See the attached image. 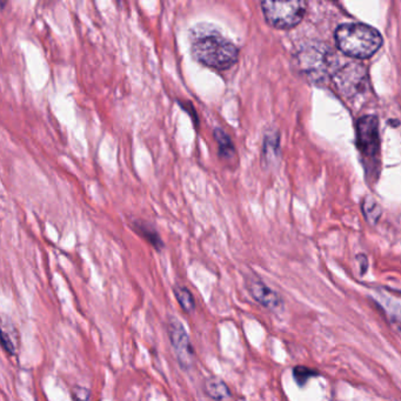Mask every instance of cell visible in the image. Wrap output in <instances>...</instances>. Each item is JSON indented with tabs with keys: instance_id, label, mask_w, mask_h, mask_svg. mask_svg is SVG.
Listing matches in <instances>:
<instances>
[{
	"instance_id": "cell-12",
	"label": "cell",
	"mask_w": 401,
	"mask_h": 401,
	"mask_svg": "<svg viewBox=\"0 0 401 401\" xmlns=\"http://www.w3.org/2000/svg\"><path fill=\"white\" fill-rule=\"evenodd\" d=\"M213 138L218 146V157L223 160H232L236 157V146L228 132L221 128L213 130Z\"/></svg>"
},
{
	"instance_id": "cell-18",
	"label": "cell",
	"mask_w": 401,
	"mask_h": 401,
	"mask_svg": "<svg viewBox=\"0 0 401 401\" xmlns=\"http://www.w3.org/2000/svg\"><path fill=\"white\" fill-rule=\"evenodd\" d=\"M358 262H360V273H366L367 267H368V262L365 255H358Z\"/></svg>"
},
{
	"instance_id": "cell-10",
	"label": "cell",
	"mask_w": 401,
	"mask_h": 401,
	"mask_svg": "<svg viewBox=\"0 0 401 401\" xmlns=\"http://www.w3.org/2000/svg\"><path fill=\"white\" fill-rule=\"evenodd\" d=\"M130 226L140 238H143L148 245L153 247L155 251H162L165 244L162 241V236L159 234L158 230L155 228V225L151 224L150 221H146V220L132 219Z\"/></svg>"
},
{
	"instance_id": "cell-1",
	"label": "cell",
	"mask_w": 401,
	"mask_h": 401,
	"mask_svg": "<svg viewBox=\"0 0 401 401\" xmlns=\"http://www.w3.org/2000/svg\"><path fill=\"white\" fill-rule=\"evenodd\" d=\"M189 52L192 58L203 66L216 71L230 70L239 60V49L214 27L205 25L193 27Z\"/></svg>"
},
{
	"instance_id": "cell-5",
	"label": "cell",
	"mask_w": 401,
	"mask_h": 401,
	"mask_svg": "<svg viewBox=\"0 0 401 401\" xmlns=\"http://www.w3.org/2000/svg\"><path fill=\"white\" fill-rule=\"evenodd\" d=\"M332 81L336 91L350 101L366 94L370 89L368 72L366 67L359 62H351L336 69Z\"/></svg>"
},
{
	"instance_id": "cell-17",
	"label": "cell",
	"mask_w": 401,
	"mask_h": 401,
	"mask_svg": "<svg viewBox=\"0 0 401 401\" xmlns=\"http://www.w3.org/2000/svg\"><path fill=\"white\" fill-rule=\"evenodd\" d=\"M72 401H91V391L84 386L76 385L71 391Z\"/></svg>"
},
{
	"instance_id": "cell-4",
	"label": "cell",
	"mask_w": 401,
	"mask_h": 401,
	"mask_svg": "<svg viewBox=\"0 0 401 401\" xmlns=\"http://www.w3.org/2000/svg\"><path fill=\"white\" fill-rule=\"evenodd\" d=\"M298 64L302 72L313 81H324L333 77L336 53L328 46H309L298 53Z\"/></svg>"
},
{
	"instance_id": "cell-15",
	"label": "cell",
	"mask_w": 401,
	"mask_h": 401,
	"mask_svg": "<svg viewBox=\"0 0 401 401\" xmlns=\"http://www.w3.org/2000/svg\"><path fill=\"white\" fill-rule=\"evenodd\" d=\"M363 212L370 224H375L382 216V209L373 198L367 197L363 203Z\"/></svg>"
},
{
	"instance_id": "cell-16",
	"label": "cell",
	"mask_w": 401,
	"mask_h": 401,
	"mask_svg": "<svg viewBox=\"0 0 401 401\" xmlns=\"http://www.w3.org/2000/svg\"><path fill=\"white\" fill-rule=\"evenodd\" d=\"M316 375H318V372L311 370L309 367L296 366L293 368L294 380L300 387L306 385V382H309V379L314 378Z\"/></svg>"
},
{
	"instance_id": "cell-3",
	"label": "cell",
	"mask_w": 401,
	"mask_h": 401,
	"mask_svg": "<svg viewBox=\"0 0 401 401\" xmlns=\"http://www.w3.org/2000/svg\"><path fill=\"white\" fill-rule=\"evenodd\" d=\"M357 146L363 158L367 177L377 178L379 174L380 135L378 118L365 116L357 123Z\"/></svg>"
},
{
	"instance_id": "cell-13",
	"label": "cell",
	"mask_w": 401,
	"mask_h": 401,
	"mask_svg": "<svg viewBox=\"0 0 401 401\" xmlns=\"http://www.w3.org/2000/svg\"><path fill=\"white\" fill-rule=\"evenodd\" d=\"M174 298L177 300L178 304L180 306L182 312L191 314L197 309V304H196V299L193 296L191 289L186 286L178 285L173 289Z\"/></svg>"
},
{
	"instance_id": "cell-8",
	"label": "cell",
	"mask_w": 401,
	"mask_h": 401,
	"mask_svg": "<svg viewBox=\"0 0 401 401\" xmlns=\"http://www.w3.org/2000/svg\"><path fill=\"white\" fill-rule=\"evenodd\" d=\"M247 289L253 300L271 312L280 313L285 307L280 294L259 279H250V282H247Z\"/></svg>"
},
{
	"instance_id": "cell-9",
	"label": "cell",
	"mask_w": 401,
	"mask_h": 401,
	"mask_svg": "<svg viewBox=\"0 0 401 401\" xmlns=\"http://www.w3.org/2000/svg\"><path fill=\"white\" fill-rule=\"evenodd\" d=\"M373 300L390 319L391 324L401 332V292L394 289H379L373 294Z\"/></svg>"
},
{
	"instance_id": "cell-7",
	"label": "cell",
	"mask_w": 401,
	"mask_h": 401,
	"mask_svg": "<svg viewBox=\"0 0 401 401\" xmlns=\"http://www.w3.org/2000/svg\"><path fill=\"white\" fill-rule=\"evenodd\" d=\"M166 332L170 340L171 348L173 350L174 357L177 359L178 365L182 370L189 372L194 365L196 355L185 326L178 318L171 316L167 319Z\"/></svg>"
},
{
	"instance_id": "cell-14",
	"label": "cell",
	"mask_w": 401,
	"mask_h": 401,
	"mask_svg": "<svg viewBox=\"0 0 401 401\" xmlns=\"http://www.w3.org/2000/svg\"><path fill=\"white\" fill-rule=\"evenodd\" d=\"M1 346L8 355L15 357L18 352V334H17L16 328L13 327L12 325L5 324L3 323L1 326Z\"/></svg>"
},
{
	"instance_id": "cell-6",
	"label": "cell",
	"mask_w": 401,
	"mask_h": 401,
	"mask_svg": "<svg viewBox=\"0 0 401 401\" xmlns=\"http://www.w3.org/2000/svg\"><path fill=\"white\" fill-rule=\"evenodd\" d=\"M260 6L267 24L280 30L297 26L305 16L307 8V4L301 0L262 1Z\"/></svg>"
},
{
	"instance_id": "cell-11",
	"label": "cell",
	"mask_w": 401,
	"mask_h": 401,
	"mask_svg": "<svg viewBox=\"0 0 401 401\" xmlns=\"http://www.w3.org/2000/svg\"><path fill=\"white\" fill-rule=\"evenodd\" d=\"M203 391L213 401H233V393L230 386L218 377L205 379Z\"/></svg>"
},
{
	"instance_id": "cell-2",
	"label": "cell",
	"mask_w": 401,
	"mask_h": 401,
	"mask_svg": "<svg viewBox=\"0 0 401 401\" xmlns=\"http://www.w3.org/2000/svg\"><path fill=\"white\" fill-rule=\"evenodd\" d=\"M336 47L348 57L367 59L373 57L382 46L378 30L366 24H343L334 32Z\"/></svg>"
}]
</instances>
